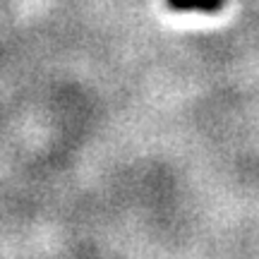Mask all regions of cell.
Masks as SVG:
<instances>
[{
  "label": "cell",
  "mask_w": 259,
  "mask_h": 259,
  "mask_svg": "<svg viewBox=\"0 0 259 259\" xmlns=\"http://www.w3.org/2000/svg\"><path fill=\"white\" fill-rule=\"evenodd\" d=\"M170 12H204V15H216L221 12L226 0H163Z\"/></svg>",
  "instance_id": "6da1fadb"
}]
</instances>
